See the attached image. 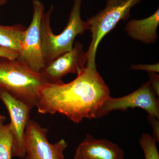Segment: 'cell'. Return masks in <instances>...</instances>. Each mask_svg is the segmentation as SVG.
<instances>
[{"instance_id": "7", "label": "cell", "mask_w": 159, "mask_h": 159, "mask_svg": "<svg viewBox=\"0 0 159 159\" xmlns=\"http://www.w3.org/2000/svg\"><path fill=\"white\" fill-rule=\"evenodd\" d=\"M48 130L34 120H29L25 136V159H65L68 144L64 139L51 144Z\"/></svg>"}, {"instance_id": "5", "label": "cell", "mask_w": 159, "mask_h": 159, "mask_svg": "<svg viewBox=\"0 0 159 159\" xmlns=\"http://www.w3.org/2000/svg\"><path fill=\"white\" fill-rule=\"evenodd\" d=\"M32 20L25 31L21 50L16 60L40 74L46 66L43 55L41 33V25L45 12V6L40 0H32Z\"/></svg>"}, {"instance_id": "15", "label": "cell", "mask_w": 159, "mask_h": 159, "mask_svg": "<svg viewBox=\"0 0 159 159\" xmlns=\"http://www.w3.org/2000/svg\"><path fill=\"white\" fill-rule=\"evenodd\" d=\"M159 63L155 64H139L133 65L131 66V69L136 70H142L147 71L150 73H158L159 72Z\"/></svg>"}, {"instance_id": "10", "label": "cell", "mask_w": 159, "mask_h": 159, "mask_svg": "<svg viewBox=\"0 0 159 159\" xmlns=\"http://www.w3.org/2000/svg\"><path fill=\"white\" fill-rule=\"evenodd\" d=\"M124 155L119 145L87 134L76 148L74 159H124Z\"/></svg>"}, {"instance_id": "16", "label": "cell", "mask_w": 159, "mask_h": 159, "mask_svg": "<svg viewBox=\"0 0 159 159\" xmlns=\"http://www.w3.org/2000/svg\"><path fill=\"white\" fill-rule=\"evenodd\" d=\"M20 53L11 49L0 47V57H5L11 60H16Z\"/></svg>"}, {"instance_id": "20", "label": "cell", "mask_w": 159, "mask_h": 159, "mask_svg": "<svg viewBox=\"0 0 159 159\" xmlns=\"http://www.w3.org/2000/svg\"><path fill=\"white\" fill-rule=\"evenodd\" d=\"M6 118L5 116L0 114V122H4L5 120H6Z\"/></svg>"}, {"instance_id": "18", "label": "cell", "mask_w": 159, "mask_h": 159, "mask_svg": "<svg viewBox=\"0 0 159 159\" xmlns=\"http://www.w3.org/2000/svg\"><path fill=\"white\" fill-rule=\"evenodd\" d=\"M149 80L156 94L159 97V77L157 73H150L149 74Z\"/></svg>"}, {"instance_id": "13", "label": "cell", "mask_w": 159, "mask_h": 159, "mask_svg": "<svg viewBox=\"0 0 159 159\" xmlns=\"http://www.w3.org/2000/svg\"><path fill=\"white\" fill-rule=\"evenodd\" d=\"M13 134L11 123L0 122V159H12Z\"/></svg>"}, {"instance_id": "12", "label": "cell", "mask_w": 159, "mask_h": 159, "mask_svg": "<svg viewBox=\"0 0 159 159\" xmlns=\"http://www.w3.org/2000/svg\"><path fill=\"white\" fill-rule=\"evenodd\" d=\"M26 29L27 27L20 24L0 25V47L14 50L20 54Z\"/></svg>"}, {"instance_id": "9", "label": "cell", "mask_w": 159, "mask_h": 159, "mask_svg": "<svg viewBox=\"0 0 159 159\" xmlns=\"http://www.w3.org/2000/svg\"><path fill=\"white\" fill-rule=\"evenodd\" d=\"M0 99L6 106L11 119L13 134L12 158H24L25 132L33 108L2 89H0Z\"/></svg>"}, {"instance_id": "17", "label": "cell", "mask_w": 159, "mask_h": 159, "mask_svg": "<svg viewBox=\"0 0 159 159\" xmlns=\"http://www.w3.org/2000/svg\"><path fill=\"white\" fill-rule=\"evenodd\" d=\"M148 119L150 122L152 129V137L156 140L157 142H159V119L156 117L148 115Z\"/></svg>"}, {"instance_id": "2", "label": "cell", "mask_w": 159, "mask_h": 159, "mask_svg": "<svg viewBox=\"0 0 159 159\" xmlns=\"http://www.w3.org/2000/svg\"><path fill=\"white\" fill-rule=\"evenodd\" d=\"M82 2L83 0H74L67 24L59 34H54L51 29V16L54 6H51L48 11H45L42 19L41 33L43 55L46 66L61 54L70 51L74 47L75 38L89 30L88 23L81 19Z\"/></svg>"}, {"instance_id": "14", "label": "cell", "mask_w": 159, "mask_h": 159, "mask_svg": "<svg viewBox=\"0 0 159 159\" xmlns=\"http://www.w3.org/2000/svg\"><path fill=\"white\" fill-rule=\"evenodd\" d=\"M139 143L144 152L145 159H159L157 141L152 135L144 133L139 139Z\"/></svg>"}, {"instance_id": "19", "label": "cell", "mask_w": 159, "mask_h": 159, "mask_svg": "<svg viewBox=\"0 0 159 159\" xmlns=\"http://www.w3.org/2000/svg\"><path fill=\"white\" fill-rule=\"evenodd\" d=\"M8 2V0H0V6H5Z\"/></svg>"}, {"instance_id": "1", "label": "cell", "mask_w": 159, "mask_h": 159, "mask_svg": "<svg viewBox=\"0 0 159 159\" xmlns=\"http://www.w3.org/2000/svg\"><path fill=\"white\" fill-rule=\"evenodd\" d=\"M110 91L97 69L85 66L74 80L48 83L42 89L36 107L41 114L58 113L74 123L96 119Z\"/></svg>"}, {"instance_id": "8", "label": "cell", "mask_w": 159, "mask_h": 159, "mask_svg": "<svg viewBox=\"0 0 159 159\" xmlns=\"http://www.w3.org/2000/svg\"><path fill=\"white\" fill-rule=\"evenodd\" d=\"M87 61V53L84 50L83 45L76 42L70 51L47 65L40 74L48 83H59L67 74H79L85 67Z\"/></svg>"}, {"instance_id": "3", "label": "cell", "mask_w": 159, "mask_h": 159, "mask_svg": "<svg viewBox=\"0 0 159 159\" xmlns=\"http://www.w3.org/2000/svg\"><path fill=\"white\" fill-rule=\"evenodd\" d=\"M48 83L40 74L17 60L0 57V89L31 108L36 107L41 91Z\"/></svg>"}, {"instance_id": "11", "label": "cell", "mask_w": 159, "mask_h": 159, "mask_svg": "<svg viewBox=\"0 0 159 159\" xmlns=\"http://www.w3.org/2000/svg\"><path fill=\"white\" fill-rule=\"evenodd\" d=\"M159 25L158 8L148 17L129 21L125 26V31L132 39L150 44L155 43L157 39Z\"/></svg>"}, {"instance_id": "4", "label": "cell", "mask_w": 159, "mask_h": 159, "mask_svg": "<svg viewBox=\"0 0 159 159\" xmlns=\"http://www.w3.org/2000/svg\"><path fill=\"white\" fill-rule=\"evenodd\" d=\"M143 0H106L105 8L86 21L92 34V41L87 51L86 66L96 69V57L99 43L120 21L130 17L131 9Z\"/></svg>"}, {"instance_id": "6", "label": "cell", "mask_w": 159, "mask_h": 159, "mask_svg": "<svg viewBox=\"0 0 159 159\" xmlns=\"http://www.w3.org/2000/svg\"><path fill=\"white\" fill-rule=\"evenodd\" d=\"M135 108H142L148 115L159 119V99L149 81L126 96L119 98L109 97L97 112L96 119L107 116L113 111H125Z\"/></svg>"}]
</instances>
